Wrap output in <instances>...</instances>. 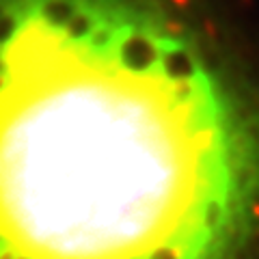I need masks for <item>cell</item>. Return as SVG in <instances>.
<instances>
[{
	"label": "cell",
	"mask_w": 259,
	"mask_h": 259,
	"mask_svg": "<svg viewBox=\"0 0 259 259\" xmlns=\"http://www.w3.org/2000/svg\"><path fill=\"white\" fill-rule=\"evenodd\" d=\"M259 117L168 0H0V259H244Z\"/></svg>",
	"instance_id": "1"
}]
</instances>
